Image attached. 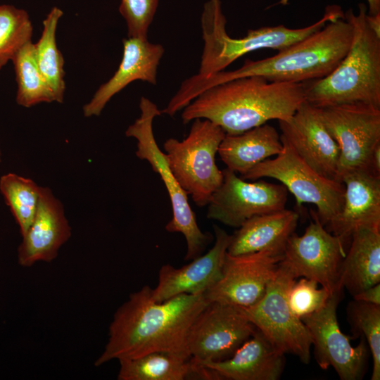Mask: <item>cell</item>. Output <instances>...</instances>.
Here are the masks:
<instances>
[{
    "label": "cell",
    "instance_id": "1",
    "mask_svg": "<svg viewBox=\"0 0 380 380\" xmlns=\"http://www.w3.org/2000/svg\"><path fill=\"white\" fill-rule=\"evenodd\" d=\"M144 286L129 295L115 312L108 340L94 365L113 360L132 359L155 351H167L191 358L187 335L198 314L208 303L204 293L180 294L163 302L151 297Z\"/></svg>",
    "mask_w": 380,
    "mask_h": 380
},
{
    "label": "cell",
    "instance_id": "2",
    "mask_svg": "<svg viewBox=\"0 0 380 380\" xmlns=\"http://www.w3.org/2000/svg\"><path fill=\"white\" fill-rule=\"evenodd\" d=\"M353 27L345 18L329 21L319 30L279 51L271 57L246 60L234 70L208 76L198 74L185 80L174 95L180 106H187L206 89L231 80L261 76L270 82L304 83L329 75L349 50Z\"/></svg>",
    "mask_w": 380,
    "mask_h": 380
},
{
    "label": "cell",
    "instance_id": "3",
    "mask_svg": "<svg viewBox=\"0 0 380 380\" xmlns=\"http://www.w3.org/2000/svg\"><path fill=\"white\" fill-rule=\"evenodd\" d=\"M305 101L303 83L243 77L202 91L182 109V119L184 124L206 119L236 135L270 120L289 119Z\"/></svg>",
    "mask_w": 380,
    "mask_h": 380
},
{
    "label": "cell",
    "instance_id": "4",
    "mask_svg": "<svg viewBox=\"0 0 380 380\" xmlns=\"http://www.w3.org/2000/svg\"><path fill=\"white\" fill-rule=\"evenodd\" d=\"M344 18L353 27L347 53L327 77L304 82L305 101L317 107L366 103L380 107V35L369 26L367 7L359 4Z\"/></svg>",
    "mask_w": 380,
    "mask_h": 380
},
{
    "label": "cell",
    "instance_id": "5",
    "mask_svg": "<svg viewBox=\"0 0 380 380\" xmlns=\"http://www.w3.org/2000/svg\"><path fill=\"white\" fill-rule=\"evenodd\" d=\"M343 17L344 13L339 6H329L321 19L307 27L298 29L283 25L262 27L249 30L243 37L234 39L227 32V20L220 0H209L204 4L201 15L204 46L198 75L208 76L224 70L241 56L255 50H283L319 30L329 21Z\"/></svg>",
    "mask_w": 380,
    "mask_h": 380
},
{
    "label": "cell",
    "instance_id": "6",
    "mask_svg": "<svg viewBox=\"0 0 380 380\" xmlns=\"http://www.w3.org/2000/svg\"><path fill=\"white\" fill-rule=\"evenodd\" d=\"M186 138L167 139L163 148L175 177L198 207L208 205L223 181L215 156L226 133L206 119L193 120Z\"/></svg>",
    "mask_w": 380,
    "mask_h": 380
},
{
    "label": "cell",
    "instance_id": "7",
    "mask_svg": "<svg viewBox=\"0 0 380 380\" xmlns=\"http://www.w3.org/2000/svg\"><path fill=\"white\" fill-rule=\"evenodd\" d=\"M140 116L129 125L125 135L136 139V156L146 160L158 173L169 194L172 217L165 225L169 232H179L185 237L187 251L185 260H192L200 255L213 240L209 232L199 228L194 212L189 203L188 195L183 190L167 163L166 155L158 146L153 131V119L162 114L156 104L146 97L139 102Z\"/></svg>",
    "mask_w": 380,
    "mask_h": 380
},
{
    "label": "cell",
    "instance_id": "8",
    "mask_svg": "<svg viewBox=\"0 0 380 380\" xmlns=\"http://www.w3.org/2000/svg\"><path fill=\"white\" fill-rule=\"evenodd\" d=\"M296 279L281 260L262 298L253 305L239 308L277 350L284 354L294 355L303 363L308 364L311 337L302 320L291 311L288 301L289 291Z\"/></svg>",
    "mask_w": 380,
    "mask_h": 380
},
{
    "label": "cell",
    "instance_id": "9",
    "mask_svg": "<svg viewBox=\"0 0 380 380\" xmlns=\"http://www.w3.org/2000/svg\"><path fill=\"white\" fill-rule=\"evenodd\" d=\"M281 151L273 159H266L245 175L243 179L274 178L286 186L296 198L297 205L312 203L324 225L340 212L345 191L343 182L330 179L312 168L282 137Z\"/></svg>",
    "mask_w": 380,
    "mask_h": 380
},
{
    "label": "cell",
    "instance_id": "10",
    "mask_svg": "<svg viewBox=\"0 0 380 380\" xmlns=\"http://www.w3.org/2000/svg\"><path fill=\"white\" fill-rule=\"evenodd\" d=\"M319 108L340 150L338 181L342 182L343 176L355 171H372V154L380 145V107L346 103Z\"/></svg>",
    "mask_w": 380,
    "mask_h": 380
},
{
    "label": "cell",
    "instance_id": "11",
    "mask_svg": "<svg viewBox=\"0 0 380 380\" xmlns=\"http://www.w3.org/2000/svg\"><path fill=\"white\" fill-rule=\"evenodd\" d=\"M312 220L304 234L294 232L289 238L282 261L296 278L317 281L332 294L344 288L341 284V268L346 256L345 243L327 231L317 213L310 210Z\"/></svg>",
    "mask_w": 380,
    "mask_h": 380
},
{
    "label": "cell",
    "instance_id": "12",
    "mask_svg": "<svg viewBox=\"0 0 380 380\" xmlns=\"http://www.w3.org/2000/svg\"><path fill=\"white\" fill-rule=\"evenodd\" d=\"M343 291H335L321 310L301 320L310 335L318 365L323 369L332 367L341 380H358L365 374L370 351L363 336L353 347L351 338L341 331L336 309Z\"/></svg>",
    "mask_w": 380,
    "mask_h": 380
},
{
    "label": "cell",
    "instance_id": "13",
    "mask_svg": "<svg viewBox=\"0 0 380 380\" xmlns=\"http://www.w3.org/2000/svg\"><path fill=\"white\" fill-rule=\"evenodd\" d=\"M255 330L239 307L209 302L188 331L186 342L191 360L197 365L226 360Z\"/></svg>",
    "mask_w": 380,
    "mask_h": 380
},
{
    "label": "cell",
    "instance_id": "14",
    "mask_svg": "<svg viewBox=\"0 0 380 380\" xmlns=\"http://www.w3.org/2000/svg\"><path fill=\"white\" fill-rule=\"evenodd\" d=\"M222 172V183L208 204V219L239 228L254 216L285 208L288 190L282 184L248 182L227 168Z\"/></svg>",
    "mask_w": 380,
    "mask_h": 380
},
{
    "label": "cell",
    "instance_id": "15",
    "mask_svg": "<svg viewBox=\"0 0 380 380\" xmlns=\"http://www.w3.org/2000/svg\"><path fill=\"white\" fill-rule=\"evenodd\" d=\"M283 254L264 251L232 255L227 253L222 277L204 292L208 302L240 308L254 305L264 296Z\"/></svg>",
    "mask_w": 380,
    "mask_h": 380
},
{
    "label": "cell",
    "instance_id": "16",
    "mask_svg": "<svg viewBox=\"0 0 380 380\" xmlns=\"http://www.w3.org/2000/svg\"><path fill=\"white\" fill-rule=\"evenodd\" d=\"M279 123L280 137L312 168L324 177L338 181L340 150L326 128L319 108L305 101L289 119Z\"/></svg>",
    "mask_w": 380,
    "mask_h": 380
},
{
    "label": "cell",
    "instance_id": "17",
    "mask_svg": "<svg viewBox=\"0 0 380 380\" xmlns=\"http://www.w3.org/2000/svg\"><path fill=\"white\" fill-rule=\"evenodd\" d=\"M213 228L215 241L206 253L179 268L169 264L161 267L158 285L152 289L154 301L163 302L180 294L204 293L220 280L232 235L217 225Z\"/></svg>",
    "mask_w": 380,
    "mask_h": 380
},
{
    "label": "cell",
    "instance_id": "18",
    "mask_svg": "<svg viewBox=\"0 0 380 380\" xmlns=\"http://www.w3.org/2000/svg\"><path fill=\"white\" fill-rule=\"evenodd\" d=\"M71 236L63 203L50 188L41 186L34 219L18 248V264L29 267L39 262H52Z\"/></svg>",
    "mask_w": 380,
    "mask_h": 380
},
{
    "label": "cell",
    "instance_id": "19",
    "mask_svg": "<svg viewBox=\"0 0 380 380\" xmlns=\"http://www.w3.org/2000/svg\"><path fill=\"white\" fill-rule=\"evenodd\" d=\"M345 191L340 212L327 225L344 243L360 228L380 230V176L359 170L341 179Z\"/></svg>",
    "mask_w": 380,
    "mask_h": 380
},
{
    "label": "cell",
    "instance_id": "20",
    "mask_svg": "<svg viewBox=\"0 0 380 380\" xmlns=\"http://www.w3.org/2000/svg\"><path fill=\"white\" fill-rule=\"evenodd\" d=\"M122 58L115 74L99 87L83 108L85 117L99 116L110 99L135 80L157 83V71L164 48L147 38L127 37L123 41Z\"/></svg>",
    "mask_w": 380,
    "mask_h": 380
},
{
    "label": "cell",
    "instance_id": "21",
    "mask_svg": "<svg viewBox=\"0 0 380 380\" xmlns=\"http://www.w3.org/2000/svg\"><path fill=\"white\" fill-rule=\"evenodd\" d=\"M284 355L256 329L230 357L198 365L214 371L222 379L277 380L284 369Z\"/></svg>",
    "mask_w": 380,
    "mask_h": 380
},
{
    "label": "cell",
    "instance_id": "22",
    "mask_svg": "<svg viewBox=\"0 0 380 380\" xmlns=\"http://www.w3.org/2000/svg\"><path fill=\"white\" fill-rule=\"evenodd\" d=\"M298 220V212L286 208L254 216L232 235L227 253L238 255L268 251L283 254Z\"/></svg>",
    "mask_w": 380,
    "mask_h": 380
},
{
    "label": "cell",
    "instance_id": "23",
    "mask_svg": "<svg viewBox=\"0 0 380 380\" xmlns=\"http://www.w3.org/2000/svg\"><path fill=\"white\" fill-rule=\"evenodd\" d=\"M118 380H217L211 369L176 353L155 351L119 360Z\"/></svg>",
    "mask_w": 380,
    "mask_h": 380
},
{
    "label": "cell",
    "instance_id": "24",
    "mask_svg": "<svg viewBox=\"0 0 380 380\" xmlns=\"http://www.w3.org/2000/svg\"><path fill=\"white\" fill-rule=\"evenodd\" d=\"M282 148L277 131L265 123L239 134H226L217 153L227 169L242 176Z\"/></svg>",
    "mask_w": 380,
    "mask_h": 380
},
{
    "label": "cell",
    "instance_id": "25",
    "mask_svg": "<svg viewBox=\"0 0 380 380\" xmlns=\"http://www.w3.org/2000/svg\"><path fill=\"white\" fill-rule=\"evenodd\" d=\"M340 281L353 296L380 283V230L360 228L353 233Z\"/></svg>",
    "mask_w": 380,
    "mask_h": 380
},
{
    "label": "cell",
    "instance_id": "26",
    "mask_svg": "<svg viewBox=\"0 0 380 380\" xmlns=\"http://www.w3.org/2000/svg\"><path fill=\"white\" fill-rule=\"evenodd\" d=\"M63 14L60 8H51L43 21L41 37L34 44L39 68L54 94L55 101L58 103L63 101L65 90L64 60L56 39L58 23Z\"/></svg>",
    "mask_w": 380,
    "mask_h": 380
},
{
    "label": "cell",
    "instance_id": "27",
    "mask_svg": "<svg viewBox=\"0 0 380 380\" xmlns=\"http://www.w3.org/2000/svg\"><path fill=\"white\" fill-rule=\"evenodd\" d=\"M11 61L18 84L16 102L18 105L30 108L40 103L55 101L54 94L37 65L32 41Z\"/></svg>",
    "mask_w": 380,
    "mask_h": 380
},
{
    "label": "cell",
    "instance_id": "28",
    "mask_svg": "<svg viewBox=\"0 0 380 380\" xmlns=\"http://www.w3.org/2000/svg\"><path fill=\"white\" fill-rule=\"evenodd\" d=\"M0 191L23 236L34 219L41 186L30 178L9 172L0 177Z\"/></svg>",
    "mask_w": 380,
    "mask_h": 380
},
{
    "label": "cell",
    "instance_id": "29",
    "mask_svg": "<svg viewBox=\"0 0 380 380\" xmlns=\"http://www.w3.org/2000/svg\"><path fill=\"white\" fill-rule=\"evenodd\" d=\"M353 339L363 336L372 356L371 380L380 379V305L353 300L347 308Z\"/></svg>",
    "mask_w": 380,
    "mask_h": 380
},
{
    "label": "cell",
    "instance_id": "30",
    "mask_svg": "<svg viewBox=\"0 0 380 380\" xmlns=\"http://www.w3.org/2000/svg\"><path fill=\"white\" fill-rule=\"evenodd\" d=\"M33 27L23 9L0 6V70L32 41Z\"/></svg>",
    "mask_w": 380,
    "mask_h": 380
},
{
    "label": "cell",
    "instance_id": "31",
    "mask_svg": "<svg viewBox=\"0 0 380 380\" xmlns=\"http://www.w3.org/2000/svg\"><path fill=\"white\" fill-rule=\"evenodd\" d=\"M314 280L301 278L294 281L289 291L288 301L293 313L300 319L321 310L331 296L328 290L318 289Z\"/></svg>",
    "mask_w": 380,
    "mask_h": 380
},
{
    "label": "cell",
    "instance_id": "32",
    "mask_svg": "<svg viewBox=\"0 0 380 380\" xmlns=\"http://www.w3.org/2000/svg\"><path fill=\"white\" fill-rule=\"evenodd\" d=\"M158 0H121L119 11L127 26L128 37L147 38Z\"/></svg>",
    "mask_w": 380,
    "mask_h": 380
},
{
    "label": "cell",
    "instance_id": "33",
    "mask_svg": "<svg viewBox=\"0 0 380 380\" xmlns=\"http://www.w3.org/2000/svg\"><path fill=\"white\" fill-rule=\"evenodd\" d=\"M355 300L363 301L380 305V284L379 283L362 290L353 296Z\"/></svg>",
    "mask_w": 380,
    "mask_h": 380
},
{
    "label": "cell",
    "instance_id": "34",
    "mask_svg": "<svg viewBox=\"0 0 380 380\" xmlns=\"http://www.w3.org/2000/svg\"><path fill=\"white\" fill-rule=\"evenodd\" d=\"M371 170L375 175L380 176V145L374 150L371 160Z\"/></svg>",
    "mask_w": 380,
    "mask_h": 380
},
{
    "label": "cell",
    "instance_id": "35",
    "mask_svg": "<svg viewBox=\"0 0 380 380\" xmlns=\"http://www.w3.org/2000/svg\"><path fill=\"white\" fill-rule=\"evenodd\" d=\"M366 18L369 26L374 32L380 35V13L376 15H368L367 13Z\"/></svg>",
    "mask_w": 380,
    "mask_h": 380
},
{
    "label": "cell",
    "instance_id": "36",
    "mask_svg": "<svg viewBox=\"0 0 380 380\" xmlns=\"http://www.w3.org/2000/svg\"><path fill=\"white\" fill-rule=\"evenodd\" d=\"M368 3V15L380 13V0H367Z\"/></svg>",
    "mask_w": 380,
    "mask_h": 380
},
{
    "label": "cell",
    "instance_id": "37",
    "mask_svg": "<svg viewBox=\"0 0 380 380\" xmlns=\"http://www.w3.org/2000/svg\"><path fill=\"white\" fill-rule=\"evenodd\" d=\"M1 161V149H0V163Z\"/></svg>",
    "mask_w": 380,
    "mask_h": 380
}]
</instances>
